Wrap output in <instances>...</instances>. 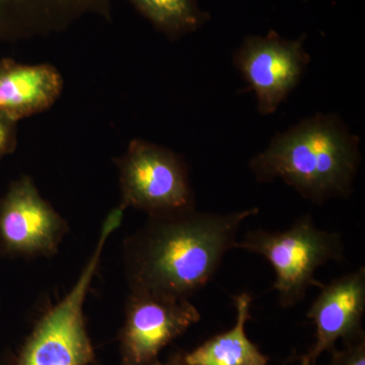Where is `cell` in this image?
<instances>
[{
	"label": "cell",
	"instance_id": "12",
	"mask_svg": "<svg viewBox=\"0 0 365 365\" xmlns=\"http://www.w3.org/2000/svg\"><path fill=\"white\" fill-rule=\"evenodd\" d=\"M109 6L110 0H0V28L45 30L86 13L107 14Z\"/></svg>",
	"mask_w": 365,
	"mask_h": 365
},
{
	"label": "cell",
	"instance_id": "13",
	"mask_svg": "<svg viewBox=\"0 0 365 365\" xmlns=\"http://www.w3.org/2000/svg\"><path fill=\"white\" fill-rule=\"evenodd\" d=\"M158 31L172 40L195 32L207 23L208 14L197 0H127Z\"/></svg>",
	"mask_w": 365,
	"mask_h": 365
},
{
	"label": "cell",
	"instance_id": "4",
	"mask_svg": "<svg viewBox=\"0 0 365 365\" xmlns=\"http://www.w3.org/2000/svg\"><path fill=\"white\" fill-rule=\"evenodd\" d=\"M235 249L265 257L274 268L276 280L271 289L279 304L290 309L302 302L309 287L321 288L316 271L330 261L345 260L344 245L337 232L319 230L309 215L299 217L289 230L270 232L254 230L237 242Z\"/></svg>",
	"mask_w": 365,
	"mask_h": 365
},
{
	"label": "cell",
	"instance_id": "11",
	"mask_svg": "<svg viewBox=\"0 0 365 365\" xmlns=\"http://www.w3.org/2000/svg\"><path fill=\"white\" fill-rule=\"evenodd\" d=\"M237 319L235 326L217 334L191 352L182 353L186 365H268L269 357L249 339L246 324L251 319V294L232 297Z\"/></svg>",
	"mask_w": 365,
	"mask_h": 365
},
{
	"label": "cell",
	"instance_id": "14",
	"mask_svg": "<svg viewBox=\"0 0 365 365\" xmlns=\"http://www.w3.org/2000/svg\"><path fill=\"white\" fill-rule=\"evenodd\" d=\"M329 365H365V337L345 344L342 350L334 349Z\"/></svg>",
	"mask_w": 365,
	"mask_h": 365
},
{
	"label": "cell",
	"instance_id": "1",
	"mask_svg": "<svg viewBox=\"0 0 365 365\" xmlns=\"http://www.w3.org/2000/svg\"><path fill=\"white\" fill-rule=\"evenodd\" d=\"M259 208L217 215L195 208L153 215L123 242L130 292L189 299L215 277L245 220Z\"/></svg>",
	"mask_w": 365,
	"mask_h": 365
},
{
	"label": "cell",
	"instance_id": "17",
	"mask_svg": "<svg viewBox=\"0 0 365 365\" xmlns=\"http://www.w3.org/2000/svg\"><path fill=\"white\" fill-rule=\"evenodd\" d=\"M299 365H316V362L312 361V360L307 359L306 355H304V356L300 357Z\"/></svg>",
	"mask_w": 365,
	"mask_h": 365
},
{
	"label": "cell",
	"instance_id": "18",
	"mask_svg": "<svg viewBox=\"0 0 365 365\" xmlns=\"http://www.w3.org/2000/svg\"><path fill=\"white\" fill-rule=\"evenodd\" d=\"M0 302H1V300H0Z\"/></svg>",
	"mask_w": 365,
	"mask_h": 365
},
{
	"label": "cell",
	"instance_id": "16",
	"mask_svg": "<svg viewBox=\"0 0 365 365\" xmlns=\"http://www.w3.org/2000/svg\"><path fill=\"white\" fill-rule=\"evenodd\" d=\"M148 365H186L185 364L184 360H182V352L176 353V354L172 355L167 361L162 362L157 359L155 361L151 362Z\"/></svg>",
	"mask_w": 365,
	"mask_h": 365
},
{
	"label": "cell",
	"instance_id": "6",
	"mask_svg": "<svg viewBox=\"0 0 365 365\" xmlns=\"http://www.w3.org/2000/svg\"><path fill=\"white\" fill-rule=\"evenodd\" d=\"M304 41V36L287 40L270 31L245 38L235 53V66L256 95L261 115L274 114L302 81L311 62Z\"/></svg>",
	"mask_w": 365,
	"mask_h": 365
},
{
	"label": "cell",
	"instance_id": "8",
	"mask_svg": "<svg viewBox=\"0 0 365 365\" xmlns=\"http://www.w3.org/2000/svg\"><path fill=\"white\" fill-rule=\"evenodd\" d=\"M200 319V312L189 299L130 292L119 337L123 364L155 361L165 346Z\"/></svg>",
	"mask_w": 365,
	"mask_h": 365
},
{
	"label": "cell",
	"instance_id": "3",
	"mask_svg": "<svg viewBox=\"0 0 365 365\" xmlns=\"http://www.w3.org/2000/svg\"><path fill=\"white\" fill-rule=\"evenodd\" d=\"M125 210L118 205L108 215L93 253L78 280L68 294L39 319L21 349L18 365H90L95 362L83 306L106 242L121 225Z\"/></svg>",
	"mask_w": 365,
	"mask_h": 365
},
{
	"label": "cell",
	"instance_id": "10",
	"mask_svg": "<svg viewBox=\"0 0 365 365\" xmlns=\"http://www.w3.org/2000/svg\"><path fill=\"white\" fill-rule=\"evenodd\" d=\"M63 90V78L50 64L0 61V117L16 123L49 109Z\"/></svg>",
	"mask_w": 365,
	"mask_h": 365
},
{
	"label": "cell",
	"instance_id": "2",
	"mask_svg": "<svg viewBox=\"0 0 365 365\" xmlns=\"http://www.w3.org/2000/svg\"><path fill=\"white\" fill-rule=\"evenodd\" d=\"M361 163L360 138L336 114L314 117L273 136L250 160L257 181L282 180L307 200L325 203L351 195Z\"/></svg>",
	"mask_w": 365,
	"mask_h": 365
},
{
	"label": "cell",
	"instance_id": "7",
	"mask_svg": "<svg viewBox=\"0 0 365 365\" xmlns=\"http://www.w3.org/2000/svg\"><path fill=\"white\" fill-rule=\"evenodd\" d=\"M68 225L41 195L35 182L21 177L0 200V252L6 256H53Z\"/></svg>",
	"mask_w": 365,
	"mask_h": 365
},
{
	"label": "cell",
	"instance_id": "9",
	"mask_svg": "<svg viewBox=\"0 0 365 365\" xmlns=\"http://www.w3.org/2000/svg\"><path fill=\"white\" fill-rule=\"evenodd\" d=\"M365 268L323 284L307 312L316 326V343L306 356L316 362L324 352L335 349L338 340L345 344L365 337Z\"/></svg>",
	"mask_w": 365,
	"mask_h": 365
},
{
	"label": "cell",
	"instance_id": "5",
	"mask_svg": "<svg viewBox=\"0 0 365 365\" xmlns=\"http://www.w3.org/2000/svg\"><path fill=\"white\" fill-rule=\"evenodd\" d=\"M117 165L123 207L148 216L195 208L186 163L174 151L134 139Z\"/></svg>",
	"mask_w": 365,
	"mask_h": 365
},
{
	"label": "cell",
	"instance_id": "15",
	"mask_svg": "<svg viewBox=\"0 0 365 365\" xmlns=\"http://www.w3.org/2000/svg\"><path fill=\"white\" fill-rule=\"evenodd\" d=\"M14 122L0 117V158L9 155L16 146Z\"/></svg>",
	"mask_w": 365,
	"mask_h": 365
}]
</instances>
